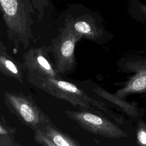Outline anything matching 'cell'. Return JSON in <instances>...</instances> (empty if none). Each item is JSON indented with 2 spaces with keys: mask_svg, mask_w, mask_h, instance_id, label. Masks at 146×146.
<instances>
[{
  "mask_svg": "<svg viewBox=\"0 0 146 146\" xmlns=\"http://www.w3.org/2000/svg\"><path fill=\"white\" fill-rule=\"evenodd\" d=\"M14 133L11 128H7L0 123V136H11Z\"/></svg>",
  "mask_w": 146,
  "mask_h": 146,
  "instance_id": "16",
  "label": "cell"
},
{
  "mask_svg": "<svg viewBox=\"0 0 146 146\" xmlns=\"http://www.w3.org/2000/svg\"><path fill=\"white\" fill-rule=\"evenodd\" d=\"M146 91V66H140L136 74L121 88L118 90L115 95L123 99L133 94L141 93Z\"/></svg>",
  "mask_w": 146,
  "mask_h": 146,
  "instance_id": "8",
  "label": "cell"
},
{
  "mask_svg": "<svg viewBox=\"0 0 146 146\" xmlns=\"http://www.w3.org/2000/svg\"><path fill=\"white\" fill-rule=\"evenodd\" d=\"M66 115L75 121L83 129L103 137L119 139L125 137L127 134L114 123L98 114L87 110L65 111Z\"/></svg>",
  "mask_w": 146,
  "mask_h": 146,
  "instance_id": "4",
  "label": "cell"
},
{
  "mask_svg": "<svg viewBox=\"0 0 146 146\" xmlns=\"http://www.w3.org/2000/svg\"><path fill=\"white\" fill-rule=\"evenodd\" d=\"M64 27L74 32L82 39L96 40L102 35L101 30L95 21L89 16H80L76 18L68 16L64 22Z\"/></svg>",
  "mask_w": 146,
  "mask_h": 146,
  "instance_id": "7",
  "label": "cell"
},
{
  "mask_svg": "<svg viewBox=\"0 0 146 146\" xmlns=\"http://www.w3.org/2000/svg\"><path fill=\"white\" fill-rule=\"evenodd\" d=\"M0 9L9 39L17 51L19 46L27 48L33 39L32 14L34 9L30 0H0Z\"/></svg>",
  "mask_w": 146,
  "mask_h": 146,
  "instance_id": "2",
  "label": "cell"
},
{
  "mask_svg": "<svg viewBox=\"0 0 146 146\" xmlns=\"http://www.w3.org/2000/svg\"><path fill=\"white\" fill-rule=\"evenodd\" d=\"M29 75H30L29 76V79L31 83L56 98L66 100L75 107L86 110L106 113L117 123L122 121V118L103 103L91 98L83 90L72 83L59 78H45L33 74H29Z\"/></svg>",
  "mask_w": 146,
  "mask_h": 146,
  "instance_id": "1",
  "label": "cell"
},
{
  "mask_svg": "<svg viewBox=\"0 0 146 146\" xmlns=\"http://www.w3.org/2000/svg\"><path fill=\"white\" fill-rule=\"evenodd\" d=\"M140 9L142 10L143 13L146 15V5H141L140 6Z\"/></svg>",
  "mask_w": 146,
  "mask_h": 146,
  "instance_id": "18",
  "label": "cell"
},
{
  "mask_svg": "<svg viewBox=\"0 0 146 146\" xmlns=\"http://www.w3.org/2000/svg\"><path fill=\"white\" fill-rule=\"evenodd\" d=\"M34 11H36L38 19L40 20L44 14L45 10L47 8L50 0H30Z\"/></svg>",
  "mask_w": 146,
  "mask_h": 146,
  "instance_id": "13",
  "label": "cell"
},
{
  "mask_svg": "<svg viewBox=\"0 0 146 146\" xmlns=\"http://www.w3.org/2000/svg\"><path fill=\"white\" fill-rule=\"evenodd\" d=\"M7 106L24 123L34 130L50 124V120L29 98L21 94L5 92Z\"/></svg>",
  "mask_w": 146,
  "mask_h": 146,
  "instance_id": "3",
  "label": "cell"
},
{
  "mask_svg": "<svg viewBox=\"0 0 146 146\" xmlns=\"http://www.w3.org/2000/svg\"><path fill=\"white\" fill-rule=\"evenodd\" d=\"M0 146H18L11 136H0Z\"/></svg>",
  "mask_w": 146,
  "mask_h": 146,
  "instance_id": "15",
  "label": "cell"
},
{
  "mask_svg": "<svg viewBox=\"0 0 146 146\" xmlns=\"http://www.w3.org/2000/svg\"><path fill=\"white\" fill-rule=\"evenodd\" d=\"M136 140L139 146H146V123L140 120L137 124Z\"/></svg>",
  "mask_w": 146,
  "mask_h": 146,
  "instance_id": "12",
  "label": "cell"
},
{
  "mask_svg": "<svg viewBox=\"0 0 146 146\" xmlns=\"http://www.w3.org/2000/svg\"><path fill=\"white\" fill-rule=\"evenodd\" d=\"M34 139L36 143L42 146H56L47 136L44 133L43 131L40 129L34 130Z\"/></svg>",
  "mask_w": 146,
  "mask_h": 146,
  "instance_id": "14",
  "label": "cell"
},
{
  "mask_svg": "<svg viewBox=\"0 0 146 146\" xmlns=\"http://www.w3.org/2000/svg\"><path fill=\"white\" fill-rule=\"evenodd\" d=\"M8 53L6 47L5 46V45L0 42V54H6Z\"/></svg>",
  "mask_w": 146,
  "mask_h": 146,
  "instance_id": "17",
  "label": "cell"
},
{
  "mask_svg": "<svg viewBox=\"0 0 146 146\" xmlns=\"http://www.w3.org/2000/svg\"><path fill=\"white\" fill-rule=\"evenodd\" d=\"M100 96L110 101L118 106L127 115L132 117H135L139 114V108L135 102H128L119 98L100 87H97L93 90Z\"/></svg>",
  "mask_w": 146,
  "mask_h": 146,
  "instance_id": "10",
  "label": "cell"
},
{
  "mask_svg": "<svg viewBox=\"0 0 146 146\" xmlns=\"http://www.w3.org/2000/svg\"><path fill=\"white\" fill-rule=\"evenodd\" d=\"M81 39L76 33L64 27L52 41L51 50L54 56L55 67L58 74L70 71L75 67V46Z\"/></svg>",
  "mask_w": 146,
  "mask_h": 146,
  "instance_id": "5",
  "label": "cell"
},
{
  "mask_svg": "<svg viewBox=\"0 0 146 146\" xmlns=\"http://www.w3.org/2000/svg\"><path fill=\"white\" fill-rule=\"evenodd\" d=\"M46 47L29 49L23 55V68L29 74L45 78H59L55 66L51 62Z\"/></svg>",
  "mask_w": 146,
  "mask_h": 146,
  "instance_id": "6",
  "label": "cell"
},
{
  "mask_svg": "<svg viewBox=\"0 0 146 146\" xmlns=\"http://www.w3.org/2000/svg\"><path fill=\"white\" fill-rule=\"evenodd\" d=\"M22 64L16 61L9 53L0 54V72L6 76L23 82Z\"/></svg>",
  "mask_w": 146,
  "mask_h": 146,
  "instance_id": "9",
  "label": "cell"
},
{
  "mask_svg": "<svg viewBox=\"0 0 146 146\" xmlns=\"http://www.w3.org/2000/svg\"><path fill=\"white\" fill-rule=\"evenodd\" d=\"M42 130L56 146H79L72 139L50 124L46 125Z\"/></svg>",
  "mask_w": 146,
  "mask_h": 146,
  "instance_id": "11",
  "label": "cell"
}]
</instances>
